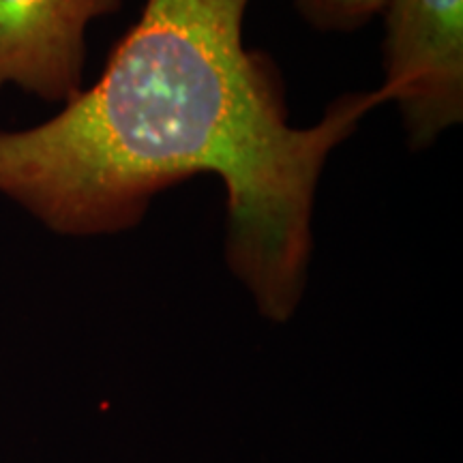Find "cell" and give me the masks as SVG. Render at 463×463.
Listing matches in <instances>:
<instances>
[{
  "label": "cell",
  "instance_id": "cell-2",
  "mask_svg": "<svg viewBox=\"0 0 463 463\" xmlns=\"http://www.w3.org/2000/svg\"><path fill=\"white\" fill-rule=\"evenodd\" d=\"M386 99L402 109L408 142L427 148L463 118V0H389Z\"/></svg>",
  "mask_w": 463,
  "mask_h": 463
},
{
  "label": "cell",
  "instance_id": "cell-1",
  "mask_svg": "<svg viewBox=\"0 0 463 463\" xmlns=\"http://www.w3.org/2000/svg\"><path fill=\"white\" fill-rule=\"evenodd\" d=\"M249 0H146L90 89L28 129H0V195L58 236L118 234L161 191L215 174L225 260L260 314L303 298L317 181L386 92H352L314 127L289 125L279 71L249 50Z\"/></svg>",
  "mask_w": 463,
  "mask_h": 463
},
{
  "label": "cell",
  "instance_id": "cell-3",
  "mask_svg": "<svg viewBox=\"0 0 463 463\" xmlns=\"http://www.w3.org/2000/svg\"><path fill=\"white\" fill-rule=\"evenodd\" d=\"M123 0H0V90L17 86L45 103L84 89L86 31Z\"/></svg>",
  "mask_w": 463,
  "mask_h": 463
},
{
  "label": "cell",
  "instance_id": "cell-4",
  "mask_svg": "<svg viewBox=\"0 0 463 463\" xmlns=\"http://www.w3.org/2000/svg\"><path fill=\"white\" fill-rule=\"evenodd\" d=\"M389 0H294L300 17L316 31L350 33L382 14Z\"/></svg>",
  "mask_w": 463,
  "mask_h": 463
}]
</instances>
